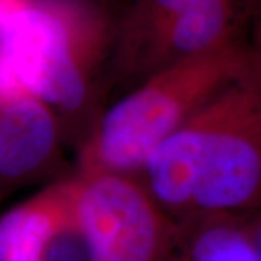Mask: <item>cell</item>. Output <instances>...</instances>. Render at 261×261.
Returning a JSON list of instances; mask_svg holds the SVG:
<instances>
[{"label": "cell", "mask_w": 261, "mask_h": 261, "mask_svg": "<svg viewBox=\"0 0 261 261\" xmlns=\"http://www.w3.org/2000/svg\"><path fill=\"white\" fill-rule=\"evenodd\" d=\"M119 16L105 0H0V96L34 94L79 147L103 109Z\"/></svg>", "instance_id": "7a4b0ae2"}, {"label": "cell", "mask_w": 261, "mask_h": 261, "mask_svg": "<svg viewBox=\"0 0 261 261\" xmlns=\"http://www.w3.org/2000/svg\"><path fill=\"white\" fill-rule=\"evenodd\" d=\"M64 144L61 123L42 100L28 92L0 97V205L61 170Z\"/></svg>", "instance_id": "8992f818"}, {"label": "cell", "mask_w": 261, "mask_h": 261, "mask_svg": "<svg viewBox=\"0 0 261 261\" xmlns=\"http://www.w3.org/2000/svg\"><path fill=\"white\" fill-rule=\"evenodd\" d=\"M73 207L93 261H160L177 222L135 176L73 173Z\"/></svg>", "instance_id": "277c9868"}, {"label": "cell", "mask_w": 261, "mask_h": 261, "mask_svg": "<svg viewBox=\"0 0 261 261\" xmlns=\"http://www.w3.org/2000/svg\"><path fill=\"white\" fill-rule=\"evenodd\" d=\"M203 0H132L121 13L115 32L111 68L119 80H128L132 67L148 41L167 22Z\"/></svg>", "instance_id": "9c48e42d"}, {"label": "cell", "mask_w": 261, "mask_h": 261, "mask_svg": "<svg viewBox=\"0 0 261 261\" xmlns=\"http://www.w3.org/2000/svg\"><path fill=\"white\" fill-rule=\"evenodd\" d=\"M240 39L154 71L103 108L77 147L75 173L137 176L149 154L248 65Z\"/></svg>", "instance_id": "3957f363"}, {"label": "cell", "mask_w": 261, "mask_h": 261, "mask_svg": "<svg viewBox=\"0 0 261 261\" xmlns=\"http://www.w3.org/2000/svg\"><path fill=\"white\" fill-rule=\"evenodd\" d=\"M0 261H93L75 218L70 176L0 214Z\"/></svg>", "instance_id": "5b68a950"}, {"label": "cell", "mask_w": 261, "mask_h": 261, "mask_svg": "<svg viewBox=\"0 0 261 261\" xmlns=\"http://www.w3.org/2000/svg\"><path fill=\"white\" fill-rule=\"evenodd\" d=\"M238 38L235 0H203L167 22L141 51L128 80L212 53Z\"/></svg>", "instance_id": "52a82bcc"}, {"label": "cell", "mask_w": 261, "mask_h": 261, "mask_svg": "<svg viewBox=\"0 0 261 261\" xmlns=\"http://www.w3.org/2000/svg\"><path fill=\"white\" fill-rule=\"evenodd\" d=\"M245 224L251 237L252 245L257 254V258L261 261V205L255 207L251 214L245 216Z\"/></svg>", "instance_id": "30bf717a"}, {"label": "cell", "mask_w": 261, "mask_h": 261, "mask_svg": "<svg viewBox=\"0 0 261 261\" xmlns=\"http://www.w3.org/2000/svg\"><path fill=\"white\" fill-rule=\"evenodd\" d=\"M135 177L176 222L251 214L261 205V71L248 61Z\"/></svg>", "instance_id": "6da1fadb"}, {"label": "cell", "mask_w": 261, "mask_h": 261, "mask_svg": "<svg viewBox=\"0 0 261 261\" xmlns=\"http://www.w3.org/2000/svg\"><path fill=\"white\" fill-rule=\"evenodd\" d=\"M160 261H258L245 216H205L177 222Z\"/></svg>", "instance_id": "ba28073f"}]
</instances>
